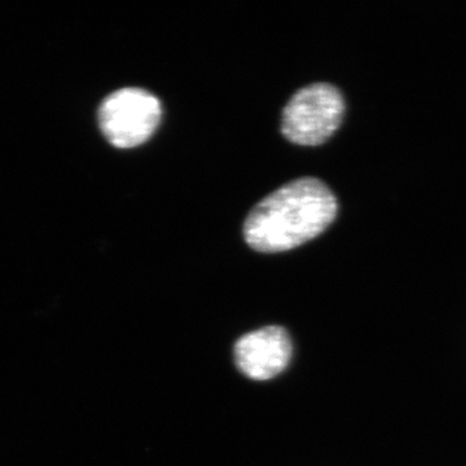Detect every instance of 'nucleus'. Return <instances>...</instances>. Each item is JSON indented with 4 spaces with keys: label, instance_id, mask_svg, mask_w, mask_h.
Masks as SVG:
<instances>
[{
    "label": "nucleus",
    "instance_id": "nucleus-1",
    "mask_svg": "<svg viewBox=\"0 0 466 466\" xmlns=\"http://www.w3.org/2000/svg\"><path fill=\"white\" fill-rule=\"evenodd\" d=\"M339 205L327 184L300 177L263 198L244 225L245 241L260 253H281L306 244L332 225Z\"/></svg>",
    "mask_w": 466,
    "mask_h": 466
},
{
    "label": "nucleus",
    "instance_id": "nucleus-2",
    "mask_svg": "<svg viewBox=\"0 0 466 466\" xmlns=\"http://www.w3.org/2000/svg\"><path fill=\"white\" fill-rule=\"evenodd\" d=\"M345 100L330 84H312L294 94L284 108L281 131L299 146H320L342 124Z\"/></svg>",
    "mask_w": 466,
    "mask_h": 466
},
{
    "label": "nucleus",
    "instance_id": "nucleus-3",
    "mask_svg": "<svg viewBox=\"0 0 466 466\" xmlns=\"http://www.w3.org/2000/svg\"><path fill=\"white\" fill-rule=\"evenodd\" d=\"M162 106L155 95L143 88L112 92L99 109L104 137L116 148L140 146L155 134L161 122Z\"/></svg>",
    "mask_w": 466,
    "mask_h": 466
},
{
    "label": "nucleus",
    "instance_id": "nucleus-4",
    "mask_svg": "<svg viewBox=\"0 0 466 466\" xmlns=\"http://www.w3.org/2000/svg\"><path fill=\"white\" fill-rule=\"evenodd\" d=\"M291 352L289 334L275 325L241 337L235 345V361L245 376L256 381H267L284 372Z\"/></svg>",
    "mask_w": 466,
    "mask_h": 466
}]
</instances>
